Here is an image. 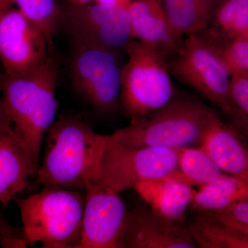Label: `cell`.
I'll list each match as a JSON object with an SVG mask.
<instances>
[{"label":"cell","instance_id":"cell-1","mask_svg":"<svg viewBox=\"0 0 248 248\" xmlns=\"http://www.w3.org/2000/svg\"><path fill=\"white\" fill-rule=\"evenodd\" d=\"M108 138L94 132L79 116H59L46 133L44 156L32 187L84 190L100 177L101 160Z\"/></svg>","mask_w":248,"mask_h":248},{"label":"cell","instance_id":"cell-2","mask_svg":"<svg viewBox=\"0 0 248 248\" xmlns=\"http://www.w3.org/2000/svg\"><path fill=\"white\" fill-rule=\"evenodd\" d=\"M58 70L51 54L22 74L4 75L0 83L1 100L13 130L30 151L37 168L46 133L58 113Z\"/></svg>","mask_w":248,"mask_h":248},{"label":"cell","instance_id":"cell-3","mask_svg":"<svg viewBox=\"0 0 248 248\" xmlns=\"http://www.w3.org/2000/svg\"><path fill=\"white\" fill-rule=\"evenodd\" d=\"M216 114L195 97L174 94L164 107L130 122L111 137L125 144L138 147L201 146Z\"/></svg>","mask_w":248,"mask_h":248},{"label":"cell","instance_id":"cell-4","mask_svg":"<svg viewBox=\"0 0 248 248\" xmlns=\"http://www.w3.org/2000/svg\"><path fill=\"white\" fill-rule=\"evenodd\" d=\"M17 201L28 247L77 248L81 238L85 192L42 187Z\"/></svg>","mask_w":248,"mask_h":248},{"label":"cell","instance_id":"cell-5","mask_svg":"<svg viewBox=\"0 0 248 248\" xmlns=\"http://www.w3.org/2000/svg\"><path fill=\"white\" fill-rule=\"evenodd\" d=\"M121 76L120 109L130 122L164 107L174 97L168 57L159 49L131 39Z\"/></svg>","mask_w":248,"mask_h":248},{"label":"cell","instance_id":"cell-6","mask_svg":"<svg viewBox=\"0 0 248 248\" xmlns=\"http://www.w3.org/2000/svg\"><path fill=\"white\" fill-rule=\"evenodd\" d=\"M172 55L168 60L171 76L219 108L233 122L234 113L229 97L231 76L215 42L204 31L191 34Z\"/></svg>","mask_w":248,"mask_h":248},{"label":"cell","instance_id":"cell-7","mask_svg":"<svg viewBox=\"0 0 248 248\" xmlns=\"http://www.w3.org/2000/svg\"><path fill=\"white\" fill-rule=\"evenodd\" d=\"M120 50L93 44L72 42L70 76L77 92L102 115L120 109Z\"/></svg>","mask_w":248,"mask_h":248},{"label":"cell","instance_id":"cell-8","mask_svg":"<svg viewBox=\"0 0 248 248\" xmlns=\"http://www.w3.org/2000/svg\"><path fill=\"white\" fill-rule=\"evenodd\" d=\"M180 149L130 146L109 135L99 178L120 193L134 188L138 183L177 172Z\"/></svg>","mask_w":248,"mask_h":248},{"label":"cell","instance_id":"cell-9","mask_svg":"<svg viewBox=\"0 0 248 248\" xmlns=\"http://www.w3.org/2000/svg\"><path fill=\"white\" fill-rule=\"evenodd\" d=\"M81 238L77 248H124L127 213L120 193L100 178L85 188Z\"/></svg>","mask_w":248,"mask_h":248},{"label":"cell","instance_id":"cell-10","mask_svg":"<svg viewBox=\"0 0 248 248\" xmlns=\"http://www.w3.org/2000/svg\"><path fill=\"white\" fill-rule=\"evenodd\" d=\"M62 28L72 42L124 48L131 40L128 9L89 4L62 11Z\"/></svg>","mask_w":248,"mask_h":248},{"label":"cell","instance_id":"cell-11","mask_svg":"<svg viewBox=\"0 0 248 248\" xmlns=\"http://www.w3.org/2000/svg\"><path fill=\"white\" fill-rule=\"evenodd\" d=\"M51 49L16 6L0 7V63L4 76H17L39 66Z\"/></svg>","mask_w":248,"mask_h":248},{"label":"cell","instance_id":"cell-12","mask_svg":"<svg viewBox=\"0 0 248 248\" xmlns=\"http://www.w3.org/2000/svg\"><path fill=\"white\" fill-rule=\"evenodd\" d=\"M197 248L188 226L139 206L127 213L124 248Z\"/></svg>","mask_w":248,"mask_h":248},{"label":"cell","instance_id":"cell-13","mask_svg":"<svg viewBox=\"0 0 248 248\" xmlns=\"http://www.w3.org/2000/svg\"><path fill=\"white\" fill-rule=\"evenodd\" d=\"M37 166L13 128L0 133V204L7 208L30 186Z\"/></svg>","mask_w":248,"mask_h":248},{"label":"cell","instance_id":"cell-14","mask_svg":"<svg viewBox=\"0 0 248 248\" xmlns=\"http://www.w3.org/2000/svg\"><path fill=\"white\" fill-rule=\"evenodd\" d=\"M128 12L131 39L159 49L168 58L182 43L171 30L162 0H133Z\"/></svg>","mask_w":248,"mask_h":248},{"label":"cell","instance_id":"cell-15","mask_svg":"<svg viewBox=\"0 0 248 248\" xmlns=\"http://www.w3.org/2000/svg\"><path fill=\"white\" fill-rule=\"evenodd\" d=\"M134 188L155 213L178 221H184L196 192L179 170L138 183Z\"/></svg>","mask_w":248,"mask_h":248},{"label":"cell","instance_id":"cell-16","mask_svg":"<svg viewBox=\"0 0 248 248\" xmlns=\"http://www.w3.org/2000/svg\"><path fill=\"white\" fill-rule=\"evenodd\" d=\"M202 148L219 169L229 175L248 182V151L232 125L215 115L204 137Z\"/></svg>","mask_w":248,"mask_h":248},{"label":"cell","instance_id":"cell-17","mask_svg":"<svg viewBox=\"0 0 248 248\" xmlns=\"http://www.w3.org/2000/svg\"><path fill=\"white\" fill-rule=\"evenodd\" d=\"M170 27L178 40L208 29L217 5L210 0H162Z\"/></svg>","mask_w":248,"mask_h":248},{"label":"cell","instance_id":"cell-18","mask_svg":"<svg viewBox=\"0 0 248 248\" xmlns=\"http://www.w3.org/2000/svg\"><path fill=\"white\" fill-rule=\"evenodd\" d=\"M245 200H248V181L224 174L218 180L200 187L191 205L200 211H210Z\"/></svg>","mask_w":248,"mask_h":248},{"label":"cell","instance_id":"cell-19","mask_svg":"<svg viewBox=\"0 0 248 248\" xmlns=\"http://www.w3.org/2000/svg\"><path fill=\"white\" fill-rule=\"evenodd\" d=\"M204 32L217 43L248 35V0H222Z\"/></svg>","mask_w":248,"mask_h":248},{"label":"cell","instance_id":"cell-20","mask_svg":"<svg viewBox=\"0 0 248 248\" xmlns=\"http://www.w3.org/2000/svg\"><path fill=\"white\" fill-rule=\"evenodd\" d=\"M187 225L197 248H248V239L228 231L214 218L210 211H202Z\"/></svg>","mask_w":248,"mask_h":248},{"label":"cell","instance_id":"cell-21","mask_svg":"<svg viewBox=\"0 0 248 248\" xmlns=\"http://www.w3.org/2000/svg\"><path fill=\"white\" fill-rule=\"evenodd\" d=\"M178 168L192 186L202 187L218 180L224 174L202 146L181 148Z\"/></svg>","mask_w":248,"mask_h":248},{"label":"cell","instance_id":"cell-22","mask_svg":"<svg viewBox=\"0 0 248 248\" xmlns=\"http://www.w3.org/2000/svg\"><path fill=\"white\" fill-rule=\"evenodd\" d=\"M14 5L53 46L62 29V11L55 0H16Z\"/></svg>","mask_w":248,"mask_h":248},{"label":"cell","instance_id":"cell-23","mask_svg":"<svg viewBox=\"0 0 248 248\" xmlns=\"http://www.w3.org/2000/svg\"><path fill=\"white\" fill-rule=\"evenodd\" d=\"M214 42L230 76L248 74V35L219 43Z\"/></svg>","mask_w":248,"mask_h":248},{"label":"cell","instance_id":"cell-24","mask_svg":"<svg viewBox=\"0 0 248 248\" xmlns=\"http://www.w3.org/2000/svg\"><path fill=\"white\" fill-rule=\"evenodd\" d=\"M229 97L234 110L232 126L238 131L248 133V74L231 76Z\"/></svg>","mask_w":248,"mask_h":248},{"label":"cell","instance_id":"cell-25","mask_svg":"<svg viewBox=\"0 0 248 248\" xmlns=\"http://www.w3.org/2000/svg\"><path fill=\"white\" fill-rule=\"evenodd\" d=\"M214 218L228 231L248 239V200H241L217 210H210Z\"/></svg>","mask_w":248,"mask_h":248},{"label":"cell","instance_id":"cell-26","mask_svg":"<svg viewBox=\"0 0 248 248\" xmlns=\"http://www.w3.org/2000/svg\"><path fill=\"white\" fill-rule=\"evenodd\" d=\"M133 0H93L94 4L108 6V7H120L128 9Z\"/></svg>","mask_w":248,"mask_h":248},{"label":"cell","instance_id":"cell-27","mask_svg":"<svg viewBox=\"0 0 248 248\" xmlns=\"http://www.w3.org/2000/svg\"><path fill=\"white\" fill-rule=\"evenodd\" d=\"M12 128L11 122L8 119L5 112L2 100H1V93H0V133L6 131Z\"/></svg>","mask_w":248,"mask_h":248},{"label":"cell","instance_id":"cell-28","mask_svg":"<svg viewBox=\"0 0 248 248\" xmlns=\"http://www.w3.org/2000/svg\"><path fill=\"white\" fill-rule=\"evenodd\" d=\"M72 5H76V6H83L91 4L93 2V0H69Z\"/></svg>","mask_w":248,"mask_h":248},{"label":"cell","instance_id":"cell-29","mask_svg":"<svg viewBox=\"0 0 248 248\" xmlns=\"http://www.w3.org/2000/svg\"><path fill=\"white\" fill-rule=\"evenodd\" d=\"M16 0H0V7H11L15 6Z\"/></svg>","mask_w":248,"mask_h":248},{"label":"cell","instance_id":"cell-30","mask_svg":"<svg viewBox=\"0 0 248 248\" xmlns=\"http://www.w3.org/2000/svg\"><path fill=\"white\" fill-rule=\"evenodd\" d=\"M210 1H212V2H213L214 4H215V5H218V3L220 2V1H221L222 0H210Z\"/></svg>","mask_w":248,"mask_h":248}]
</instances>
